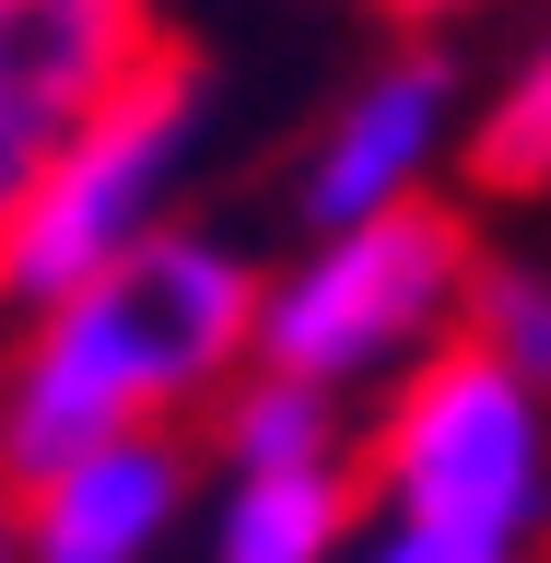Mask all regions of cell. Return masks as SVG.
<instances>
[{
  "mask_svg": "<svg viewBox=\"0 0 551 563\" xmlns=\"http://www.w3.org/2000/svg\"><path fill=\"white\" fill-rule=\"evenodd\" d=\"M258 271L271 258L235 223L188 211L153 246H130L118 271L24 306L12 341H0V446H12V482L47 470V457L118 446V434H188L211 411V387L246 364Z\"/></svg>",
  "mask_w": 551,
  "mask_h": 563,
  "instance_id": "1",
  "label": "cell"
},
{
  "mask_svg": "<svg viewBox=\"0 0 551 563\" xmlns=\"http://www.w3.org/2000/svg\"><path fill=\"white\" fill-rule=\"evenodd\" d=\"M470 211L458 200H411L376 211V223H341V235H294L258 271V329H246V364L271 376H306L329 399H387V387L434 364L470 317Z\"/></svg>",
  "mask_w": 551,
  "mask_h": 563,
  "instance_id": "2",
  "label": "cell"
},
{
  "mask_svg": "<svg viewBox=\"0 0 551 563\" xmlns=\"http://www.w3.org/2000/svg\"><path fill=\"white\" fill-rule=\"evenodd\" d=\"M352 470H364L376 528L470 540V552H505V563L551 552V399L517 387L505 364H482L470 341L411 364L387 399H364Z\"/></svg>",
  "mask_w": 551,
  "mask_h": 563,
  "instance_id": "3",
  "label": "cell"
},
{
  "mask_svg": "<svg viewBox=\"0 0 551 563\" xmlns=\"http://www.w3.org/2000/svg\"><path fill=\"white\" fill-rule=\"evenodd\" d=\"M200 165H211V70L188 47H165L59 165L35 176V200L12 211V235H0V317L47 306L70 282L118 271L130 246H153L165 223H188Z\"/></svg>",
  "mask_w": 551,
  "mask_h": 563,
  "instance_id": "4",
  "label": "cell"
},
{
  "mask_svg": "<svg viewBox=\"0 0 551 563\" xmlns=\"http://www.w3.org/2000/svg\"><path fill=\"white\" fill-rule=\"evenodd\" d=\"M470 106H482V82L458 59V35H387L317 106V130L294 141L282 223L294 235H341V223H376V211L447 200V176L470 165Z\"/></svg>",
  "mask_w": 551,
  "mask_h": 563,
  "instance_id": "5",
  "label": "cell"
},
{
  "mask_svg": "<svg viewBox=\"0 0 551 563\" xmlns=\"http://www.w3.org/2000/svg\"><path fill=\"white\" fill-rule=\"evenodd\" d=\"M165 47L176 35L153 0H0V235Z\"/></svg>",
  "mask_w": 551,
  "mask_h": 563,
  "instance_id": "6",
  "label": "cell"
},
{
  "mask_svg": "<svg viewBox=\"0 0 551 563\" xmlns=\"http://www.w3.org/2000/svg\"><path fill=\"white\" fill-rule=\"evenodd\" d=\"M200 446L188 434H118V446L47 457L12 482V552L24 563H176L200 528Z\"/></svg>",
  "mask_w": 551,
  "mask_h": 563,
  "instance_id": "7",
  "label": "cell"
},
{
  "mask_svg": "<svg viewBox=\"0 0 551 563\" xmlns=\"http://www.w3.org/2000/svg\"><path fill=\"white\" fill-rule=\"evenodd\" d=\"M364 540V470L317 457V470H211L200 482V563H341Z\"/></svg>",
  "mask_w": 551,
  "mask_h": 563,
  "instance_id": "8",
  "label": "cell"
},
{
  "mask_svg": "<svg viewBox=\"0 0 551 563\" xmlns=\"http://www.w3.org/2000/svg\"><path fill=\"white\" fill-rule=\"evenodd\" d=\"M352 434H364L352 399H329L306 376H271V364H235L211 387V411L188 422L200 470H317V457H352Z\"/></svg>",
  "mask_w": 551,
  "mask_h": 563,
  "instance_id": "9",
  "label": "cell"
},
{
  "mask_svg": "<svg viewBox=\"0 0 551 563\" xmlns=\"http://www.w3.org/2000/svg\"><path fill=\"white\" fill-rule=\"evenodd\" d=\"M458 341L551 399V246H482V258H470V317H458Z\"/></svg>",
  "mask_w": 551,
  "mask_h": 563,
  "instance_id": "10",
  "label": "cell"
},
{
  "mask_svg": "<svg viewBox=\"0 0 551 563\" xmlns=\"http://www.w3.org/2000/svg\"><path fill=\"white\" fill-rule=\"evenodd\" d=\"M470 165H482V188H517V200L551 188V24L528 35L517 59L493 70V95L470 106Z\"/></svg>",
  "mask_w": 551,
  "mask_h": 563,
  "instance_id": "11",
  "label": "cell"
},
{
  "mask_svg": "<svg viewBox=\"0 0 551 563\" xmlns=\"http://www.w3.org/2000/svg\"><path fill=\"white\" fill-rule=\"evenodd\" d=\"M341 563H505V552H470V540H422V528H376L364 517V540H352Z\"/></svg>",
  "mask_w": 551,
  "mask_h": 563,
  "instance_id": "12",
  "label": "cell"
},
{
  "mask_svg": "<svg viewBox=\"0 0 551 563\" xmlns=\"http://www.w3.org/2000/svg\"><path fill=\"white\" fill-rule=\"evenodd\" d=\"M387 35H458V24H482L493 0H364Z\"/></svg>",
  "mask_w": 551,
  "mask_h": 563,
  "instance_id": "13",
  "label": "cell"
},
{
  "mask_svg": "<svg viewBox=\"0 0 551 563\" xmlns=\"http://www.w3.org/2000/svg\"><path fill=\"white\" fill-rule=\"evenodd\" d=\"M0 563H24V552H12V493H0Z\"/></svg>",
  "mask_w": 551,
  "mask_h": 563,
  "instance_id": "14",
  "label": "cell"
},
{
  "mask_svg": "<svg viewBox=\"0 0 551 563\" xmlns=\"http://www.w3.org/2000/svg\"><path fill=\"white\" fill-rule=\"evenodd\" d=\"M0 493H12V446H0Z\"/></svg>",
  "mask_w": 551,
  "mask_h": 563,
  "instance_id": "15",
  "label": "cell"
},
{
  "mask_svg": "<svg viewBox=\"0 0 551 563\" xmlns=\"http://www.w3.org/2000/svg\"><path fill=\"white\" fill-rule=\"evenodd\" d=\"M540 200H551V188H540Z\"/></svg>",
  "mask_w": 551,
  "mask_h": 563,
  "instance_id": "16",
  "label": "cell"
}]
</instances>
